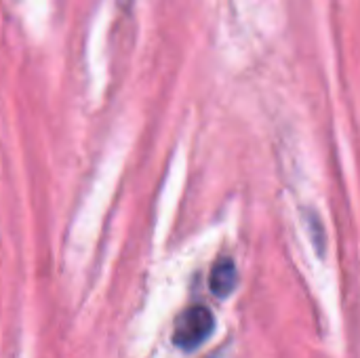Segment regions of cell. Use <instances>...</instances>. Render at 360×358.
<instances>
[{
    "instance_id": "6da1fadb",
    "label": "cell",
    "mask_w": 360,
    "mask_h": 358,
    "mask_svg": "<svg viewBox=\"0 0 360 358\" xmlns=\"http://www.w3.org/2000/svg\"><path fill=\"white\" fill-rule=\"evenodd\" d=\"M215 327V319L209 308L192 306L188 308L173 327V344L181 350H194L205 344Z\"/></svg>"
},
{
    "instance_id": "7a4b0ae2",
    "label": "cell",
    "mask_w": 360,
    "mask_h": 358,
    "mask_svg": "<svg viewBox=\"0 0 360 358\" xmlns=\"http://www.w3.org/2000/svg\"><path fill=\"white\" fill-rule=\"evenodd\" d=\"M211 291L217 298H228L238 285V272L232 260H219L211 270Z\"/></svg>"
},
{
    "instance_id": "3957f363",
    "label": "cell",
    "mask_w": 360,
    "mask_h": 358,
    "mask_svg": "<svg viewBox=\"0 0 360 358\" xmlns=\"http://www.w3.org/2000/svg\"><path fill=\"white\" fill-rule=\"evenodd\" d=\"M211 358H232V354H230V350H226V348H221L219 352H215Z\"/></svg>"
}]
</instances>
